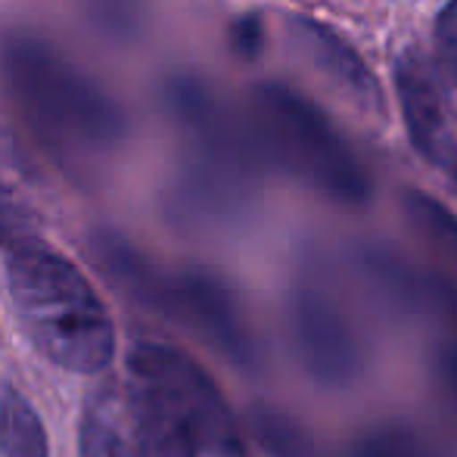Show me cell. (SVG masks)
Wrapping results in <instances>:
<instances>
[{"label": "cell", "mask_w": 457, "mask_h": 457, "mask_svg": "<svg viewBox=\"0 0 457 457\" xmlns=\"http://www.w3.org/2000/svg\"><path fill=\"white\" fill-rule=\"evenodd\" d=\"M19 320L47 361L75 373L103 370L115 355V330L85 274L37 237L6 253Z\"/></svg>", "instance_id": "obj_1"}, {"label": "cell", "mask_w": 457, "mask_h": 457, "mask_svg": "<svg viewBox=\"0 0 457 457\" xmlns=\"http://www.w3.org/2000/svg\"><path fill=\"white\" fill-rule=\"evenodd\" d=\"M4 75L29 125L54 150L96 156L112 150L125 134V119L115 103L72 62L35 37L6 44Z\"/></svg>", "instance_id": "obj_2"}, {"label": "cell", "mask_w": 457, "mask_h": 457, "mask_svg": "<svg viewBox=\"0 0 457 457\" xmlns=\"http://www.w3.org/2000/svg\"><path fill=\"white\" fill-rule=\"evenodd\" d=\"M253 119L265 150L283 169L343 205L370 199V178L314 103L283 85H262L253 94Z\"/></svg>", "instance_id": "obj_3"}, {"label": "cell", "mask_w": 457, "mask_h": 457, "mask_svg": "<svg viewBox=\"0 0 457 457\" xmlns=\"http://www.w3.org/2000/svg\"><path fill=\"white\" fill-rule=\"evenodd\" d=\"M169 109L187 140L184 209L196 218L234 212L259 165L253 140L199 81L178 79L169 91Z\"/></svg>", "instance_id": "obj_4"}, {"label": "cell", "mask_w": 457, "mask_h": 457, "mask_svg": "<svg viewBox=\"0 0 457 457\" xmlns=\"http://www.w3.org/2000/svg\"><path fill=\"white\" fill-rule=\"evenodd\" d=\"M128 364H131V379L150 386L190 423L203 452L218 457H243V442L230 408L193 358L169 345L140 343L134 345Z\"/></svg>", "instance_id": "obj_5"}, {"label": "cell", "mask_w": 457, "mask_h": 457, "mask_svg": "<svg viewBox=\"0 0 457 457\" xmlns=\"http://www.w3.org/2000/svg\"><path fill=\"white\" fill-rule=\"evenodd\" d=\"M289 330L305 373L327 389H345L358 379L364 352L349 314L320 283H302L289 302Z\"/></svg>", "instance_id": "obj_6"}, {"label": "cell", "mask_w": 457, "mask_h": 457, "mask_svg": "<svg viewBox=\"0 0 457 457\" xmlns=\"http://www.w3.org/2000/svg\"><path fill=\"white\" fill-rule=\"evenodd\" d=\"M159 312L181 318L234 367H243V370L259 367L262 355L253 330L243 320V312L228 283L218 280L215 274L181 271L175 277H165V295Z\"/></svg>", "instance_id": "obj_7"}, {"label": "cell", "mask_w": 457, "mask_h": 457, "mask_svg": "<svg viewBox=\"0 0 457 457\" xmlns=\"http://www.w3.org/2000/svg\"><path fill=\"white\" fill-rule=\"evenodd\" d=\"M395 91L402 100V115L408 125L411 144L423 159L442 165V159L457 146L442 96L429 62L417 50H404L395 62Z\"/></svg>", "instance_id": "obj_8"}, {"label": "cell", "mask_w": 457, "mask_h": 457, "mask_svg": "<svg viewBox=\"0 0 457 457\" xmlns=\"http://www.w3.org/2000/svg\"><path fill=\"white\" fill-rule=\"evenodd\" d=\"M293 31L299 37L302 50L312 56V62L333 81L337 87H343L358 106L379 109L383 94L373 79V72L361 62V56L349 47L339 35H333L327 25L312 22V19H293Z\"/></svg>", "instance_id": "obj_9"}, {"label": "cell", "mask_w": 457, "mask_h": 457, "mask_svg": "<svg viewBox=\"0 0 457 457\" xmlns=\"http://www.w3.org/2000/svg\"><path fill=\"white\" fill-rule=\"evenodd\" d=\"M79 452L81 457H144L131 398L115 389L96 392L81 417Z\"/></svg>", "instance_id": "obj_10"}, {"label": "cell", "mask_w": 457, "mask_h": 457, "mask_svg": "<svg viewBox=\"0 0 457 457\" xmlns=\"http://www.w3.org/2000/svg\"><path fill=\"white\" fill-rule=\"evenodd\" d=\"M128 398H131L134 414H137L144 457H196V433L162 395H156L150 386L131 379Z\"/></svg>", "instance_id": "obj_11"}, {"label": "cell", "mask_w": 457, "mask_h": 457, "mask_svg": "<svg viewBox=\"0 0 457 457\" xmlns=\"http://www.w3.org/2000/svg\"><path fill=\"white\" fill-rule=\"evenodd\" d=\"M94 253L100 268H106V274L112 277V283L121 293H128L131 299L144 302L150 308H162L165 274H159L131 243L115 234H96Z\"/></svg>", "instance_id": "obj_12"}, {"label": "cell", "mask_w": 457, "mask_h": 457, "mask_svg": "<svg viewBox=\"0 0 457 457\" xmlns=\"http://www.w3.org/2000/svg\"><path fill=\"white\" fill-rule=\"evenodd\" d=\"M41 417L12 386L0 389V457H47Z\"/></svg>", "instance_id": "obj_13"}, {"label": "cell", "mask_w": 457, "mask_h": 457, "mask_svg": "<svg viewBox=\"0 0 457 457\" xmlns=\"http://www.w3.org/2000/svg\"><path fill=\"white\" fill-rule=\"evenodd\" d=\"M404 212H408L417 234L457 265V215L454 212H448L445 205L436 203L433 196H427V193H420V190H411L408 196H404Z\"/></svg>", "instance_id": "obj_14"}, {"label": "cell", "mask_w": 457, "mask_h": 457, "mask_svg": "<svg viewBox=\"0 0 457 457\" xmlns=\"http://www.w3.org/2000/svg\"><path fill=\"white\" fill-rule=\"evenodd\" d=\"M253 429L268 457H314L305 433L274 408H255Z\"/></svg>", "instance_id": "obj_15"}, {"label": "cell", "mask_w": 457, "mask_h": 457, "mask_svg": "<svg viewBox=\"0 0 457 457\" xmlns=\"http://www.w3.org/2000/svg\"><path fill=\"white\" fill-rule=\"evenodd\" d=\"M352 457H433L420 436L411 429L398 427V423H386V427L367 429L361 439L352 448Z\"/></svg>", "instance_id": "obj_16"}, {"label": "cell", "mask_w": 457, "mask_h": 457, "mask_svg": "<svg viewBox=\"0 0 457 457\" xmlns=\"http://www.w3.org/2000/svg\"><path fill=\"white\" fill-rule=\"evenodd\" d=\"M41 237L37 221L31 215V209L10 190L6 184H0V249L10 253V249L31 243Z\"/></svg>", "instance_id": "obj_17"}, {"label": "cell", "mask_w": 457, "mask_h": 457, "mask_svg": "<svg viewBox=\"0 0 457 457\" xmlns=\"http://www.w3.org/2000/svg\"><path fill=\"white\" fill-rule=\"evenodd\" d=\"M436 47H439L442 69L457 85V0H448L445 10L436 19Z\"/></svg>", "instance_id": "obj_18"}, {"label": "cell", "mask_w": 457, "mask_h": 457, "mask_svg": "<svg viewBox=\"0 0 457 457\" xmlns=\"http://www.w3.org/2000/svg\"><path fill=\"white\" fill-rule=\"evenodd\" d=\"M436 379H439V389L445 395V402L454 408L457 414V327L448 330V339L439 345V355H436Z\"/></svg>", "instance_id": "obj_19"}, {"label": "cell", "mask_w": 457, "mask_h": 457, "mask_svg": "<svg viewBox=\"0 0 457 457\" xmlns=\"http://www.w3.org/2000/svg\"><path fill=\"white\" fill-rule=\"evenodd\" d=\"M439 169L448 175V184H452V190L457 193V146H454L452 153H448L445 159H442V165H439Z\"/></svg>", "instance_id": "obj_20"}]
</instances>
